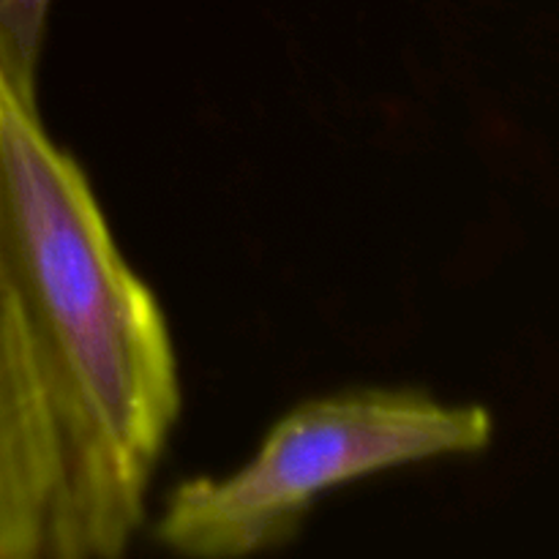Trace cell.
Segmentation results:
<instances>
[{
	"label": "cell",
	"mask_w": 559,
	"mask_h": 559,
	"mask_svg": "<svg viewBox=\"0 0 559 559\" xmlns=\"http://www.w3.org/2000/svg\"><path fill=\"white\" fill-rule=\"evenodd\" d=\"M491 431L484 407L418 391L364 388L314 399L284 415L238 473L180 484L156 540L200 559L278 549L325 491L426 459L469 456L489 445Z\"/></svg>",
	"instance_id": "obj_2"
},
{
	"label": "cell",
	"mask_w": 559,
	"mask_h": 559,
	"mask_svg": "<svg viewBox=\"0 0 559 559\" xmlns=\"http://www.w3.org/2000/svg\"><path fill=\"white\" fill-rule=\"evenodd\" d=\"M180 409L167 320L80 164L0 151V559H112Z\"/></svg>",
	"instance_id": "obj_1"
},
{
	"label": "cell",
	"mask_w": 559,
	"mask_h": 559,
	"mask_svg": "<svg viewBox=\"0 0 559 559\" xmlns=\"http://www.w3.org/2000/svg\"><path fill=\"white\" fill-rule=\"evenodd\" d=\"M49 5L52 0H0V91L36 112Z\"/></svg>",
	"instance_id": "obj_3"
}]
</instances>
